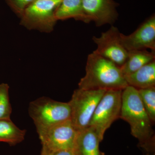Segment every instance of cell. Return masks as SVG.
Listing matches in <instances>:
<instances>
[{"mask_svg": "<svg viewBox=\"0 0 155 155\" xmlns=\"http://www.w3.org/2000/svg\"><path fill=\"white\" fill-rule=\"evenodd\" d=\"M122 44L127 51L150 49L155 51V17L147 19L133 33L128 35L120 33Z\"/></svg>", "mask_w": 155, "mask_h": 155, "instance_id": "obj_9", "label": "cell"}, {"mask_svg": "<svg viewBox=\"0 0 155 155\" xmlns=\"http://www.w3.org/2000/svg\"><path fill=\"white\" fill-rule=\"evenodd\" d=\"M101 142L94 128L89 126L78 131L73 151L75 155H105L100 150Z\"/></svg>", "mask_w": 155, "mask_h": 155, "instance_id": "obj_11", "label": "cell"}, {"mask_svg": "<svg viewBox=\"0 0 155 155\" xmlns=\"http://www.w3.org/2000/svg\"><path fill=\"white\" fill-rule=\"evenodd\" d=\"M25 134L26 130L20 129L11 119H0V142L15 146L24 140Z\"/></svg>", "mask_w": 155, "mask_h": 155, "instance_id": "obj_15", "label": "cell"}, {"mask_svg": "<svg viewBox=\"0 0 155 155\" xmlns=\"http://www.w3.org/2000/svg\"><path fill=\"white\" fill-rule=\"evenodd\" d=\"M123 90L106 91L95 110L90 127L94 128L102 141L106 130L120 118Z\"/></svg>", "mask_w": 155, "mask_h": 155, "instance_id": "obj_5", "label": "cell"}, {"mask_svg": "<svg viewBox=\"0 0 155 155\" xmlns=\"http://www.w3.org/2000/svg\"><path fill=\"white\" fill-rule=\"evenodd\" d=\"M78 131L68 120L38 133L42 145L41 154L63 150H73Z\"/></svg>", "mask_w": 155, "mask_h": 155, "instance_id": "obj_7", "label": "cell"}, {"mask_svg": "<svg viewBox=\"0 0 155 155\" xmlns=\"http://www.w3.org/2000/svg\"><path fill=\"white\" fill-rule=\"evenodd\" d=\"M137 90L145 110L153 125L155 122V87Z\"/></svg>", "mask_w": 155, "mask_h": 155, "instance_id": "obj_16", "label": "cell"}, {"mask_svg": "<svg viewBox=\"0 0 155 155\" xmlns=\"http://www.w3.org/2000/svg\"><path fill=\"white\" fill-rule=\"evenodd\" d=\"M124 77L128 85L137 89L155 87V61Z\"/></svg>", "mask_w": 155, "mask_h": 155, "instance_id": "obj_12", "label": "cell"}, {"mask_svg": "<svg viewBox=\"0 0 155 155\" xmlns=\"http://www.w3.org/2000/svg\"><path fill=\"white\" fill-rule=\"evenodd\" d=\"M120 33L117 27L112 26L99 37L93 38V40L97 45L95 51L119 67L125 63L128 56V51L121 43Z\"/></svg>", "mask_w": 155, "mask_h": 155, "instance_id": "obj_8", "label": "cell"}, {"mask_svg": "<svg viewBox=\"0 0 155 155\" xmlns=\"http://www.w3.org/2000/svg\"><path fill=\"white\" fill-rule=\"evenodd\" d=\"M155 52L147 50L128 51V56L125 63L120 67L125 76L135 72L146 64L155 61Z\"/></svg>", "mask_w": 155, "mask_h": 155, "instance_id": "obj_14", "label": "cell"}, {"mask_svg": "<svg viewBox=\"0 0 155 155\" xmlns=\"http://www.w3.org/2000/svg\"><path fill=\"white\" fill-rule=\"evenodd\" d=\"M86 74L78 88L87 90H123L128 84L120 67L94 51L88 55Z\"/></svg>", "mask_w": 155, "mask_h": 155, "instance_id": "obj_2", "label": "cell"}, {"mask_svg": "<svg viewBox=\"0 0 155 155\" xmlns=\"http://www.w3.org/2000/svg\"><path fill=\"white\" fill-rule=\"evenodd\" d=\"M61 1L34 0L24 10L21 17V24L29 29L52 31L57 21L55 11Z\"/></svg>", "mask_w": 155, "mask_h": 155, "instance_id": "obj_6", "label": "cell"}, {"mask_svg": "<svg viewBox=\"0 0 155 155\" xmlns=\"http://www.w3.org/2000/svg\"><path fill=\"white\" fill-rule=\"evenodd\" d=\"M41 155H75V154L73 150H63L51 152L45 154H41Z\"/></svg>", "mask_w": 155, "mask_h": 155, "instance_id": "obj_19", "label": "cell"}, {"mask_svg": "<svg viewBox=\"0 0 155 155\" xmlns=\"http://www.w3.org/2000/svg\"><path fill=\"white\" fill-rule=\"evenodd\" d=\"M54 15L57 20L74 18L86 23L91 22L84 11L82 0H62Z\"/></svg>", "mask_w": 155, "mask_h": 155, "instance_id": "obj_13", "label": "cell"}, {"mask_svg": "<svg viewBox=\"0 0 155 155\" xmlns=\"http://www.w3.org/2000/svg\"><path fill=\"white\" fill-rule=\"evenodd\" d=\"M12 10L19 17L25 9L34 0H5Z\"/></svg>", "mask_w": 155, "mask_h": 155, "instance_id": "obj_18", "label": "cell"}, {"mask_svg": "<svg viewBox=\"0 0 155 155\" xmlns=\"http://www.w3.org/2000/svg\"><path fill=\"white\" fill-rule=\"evenodd\" d=\"M120 118L130 125L144 155H155V134L137 89L128 85L122 90Z\"/></svg>", "mask_w": 155, "mask_h": 155, "instance_id": "obj_1", "label": "cell"}, {"mask_svg": "<svg viewBox=\"0 0 155 155\" xmlns=\"http://www.w3.org/2000/svg\"><path fill=\"white\" fill-rule=\"evenodd\" d=\"M106 91L80 88L74 91L68 103L71 109L70 120L78 131L89 127L97 105Z\"/></svg>", "mask_w": 155, "mask_h": 155, "instance_id": "obj_4", "label": "cell"}, {"mask_svg": "<svg viewBox=\"0 0 155 155\" xmlns=\"http://www.w3.org/2000/svg\"><path fill=\"white\" fill-rule=\"evenodd\" d=\"M84 13L97 26L114 23L118 16L114 0H82Z\"/></svg>", "mask_w": 155, "mask_h": 155, "instance_id": "obj_10", "label": "cell"}, {"mask_svg": "<svg viewBox=\"0 0 155 155\" xmlns=\"http://www.w3.org/2000/svg\"><path fill=\"white\" fill-rule=\"evenodd\" d=\"M9 90L8 84H0V119H11L12 110L10 102Z\"/></svg>", "mask_w": 155, "mask_h": 155, "instance_id": "obj_17", "label": "cell"}, {"mask_svg": "<svg viewBox=\"0 0 155 155\" xmlns=\"http://www.w3.org/2000/svg\"><path fill=\"white\" fill-rule=\"evenodd\" d=\"M28 114L33 120L37 133L61 122L70 120L69 103L43 97L29 104Z\"/></svg>", "mask_w": 155, "mask_h": 155, "instance_id": "obj_3", "label": "cell"}]
</instances>
